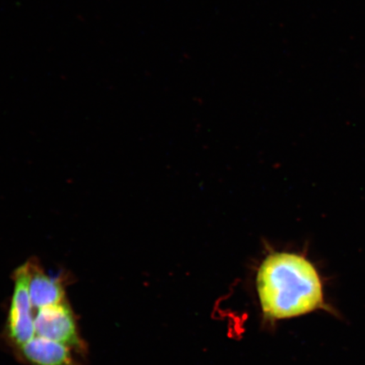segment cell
<instances>
[{
	"mask_svg": "<svg viewBox=\"0 0 365 365\" xmlns=\"http://www.w3.org/2000/svg\"><path fill=\"white\" fill-rule=\"evenodd\" d=\"M21 358L30 365H79L66 344L35 336L17 348Z\"/></svg>",
	"mask_w": 365,
	"mask_h": 365,
	"instance_id": "5b68a950",
	"label": "cell"
},
{
	"mask_svg": "<svg viewBox=\"0 0 365 365\" xmlns=\"http://www.w3.org/2000/svg\"><path fill=\"white\" fill-rule=\"evenodd\" d=\"M29 294L31 304L38 309L66 300V284L62 276H50L36 259H29Z\"/></svg>",
	"mask_w": 365,
	"mask_h": 365,
	"instance_id": "277c9868",
	"label": "cell"
},
{
	"mask_svg": "<svg viewBox=\"0 0 365 365\" xmlns=\"http://www.w3.org/2000/svg\"><path fill=\"white\" fill-rule=\"evenodd\" d=\"M255 289L262 317L269 322L331 310L317 268L299 254L271 251L257 269Z\"/></svg>",
	"mask_w": 365,
	"mask_h": 365,
	"instance_id": "6da1fadb",
	"label": "cell"
},
{
	"mask_svg": "<svg viewBox=\"0 0 365 365\" xmlns=\"http://www.w3.org/2000/svg\"><path fill=\"white\" fill-rule=\"evenodd\" d=\"M14 290L6 322L8 339L16 348L25 344L36 335L35 317L29 294V262L14 272Z\"/></svg>",
	"mask_w": 365,
	"mask_h": 365,
	"instance_id": "7a4b0ae2",
	"label": "cell"
},
{
	"mask_svg": "<svg viewBox=\"0 0 365 365\" xmlns=\"http://www.w3.org/2000/svg\"><path fill=\"white\" fill-rule=\"evenodd\" d=\"M35 331L36 336L61 342L79 352H83L86 348L67 299L38 309L35 314Z\"/></svg>",
	"mask_w": 365,
	"mask_h": 365,
	"instance_id": "3957f363",
	"label": "cell"
}]
</instances>
